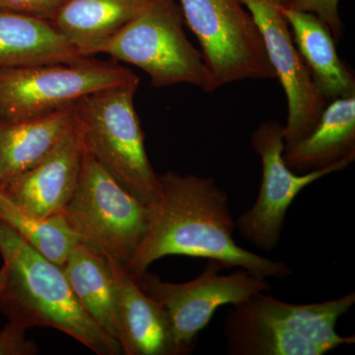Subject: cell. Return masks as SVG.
Returning a JSON list of instances; mask_svg holds the SVG:
<instances>
[{
	"mask_svg": "<svg viewBox=\"0 0 355 355\" xmlns=\"http://www.w3.org/2000/svg\"><path fill=\"white\" fill-rule=\"evenodd\" d=\"M160 193L148 207L146 234L127 270L137 277L168 256L203 258L268 279L293 272L284 261L248 251L235 242L236 222L227 193L211 178L169 171L159 176Z\"/></svg>",
	"mask_w": 355,
	"mask_h": 355,
	"instance_id": "cell-1",
	"label": "cell"
},
{
	"mask_svg": "<svg viewBox=\"0 0 355 355\" xmlns=\"http://www.w3.org/2000/svg\"><path fill=\"white\" fill-rule=\"evenodd\" d=\"M0 312L27 331L48 327L98 355H120V343L89 316L72 292L62 266L44 258L0 221Z\"/></svg>",
	"mask_w": 355,
	"mask_h": 355,
	"instance_id": "cell-2",
	"label": "cell"
},
{
	"mask_svg": "<svg viewBox=\"0 0 355 355\" xmlns=\"http://www.w3.org/2000/svg\"><path fill=\"white\" fill-rule=\"evenodd\" d=\"M139 85L135 81L91 93L74 109L85 148L123 189L148 205L157 200L160 183L135 108Z\"/></svg>",
	"mask_w": 355,
	"mask_h": 355,
	"instance_id": "cell-3",
	"label": "cell"
},
{
	"mask_svg": "<svg viewBox=\"0 0 355 355\" xmlns=\"http://www.w3.org/2000/svg\"><path fill=\"white\" fill-rule=\"evenodd\" d=\"M62 214L79 241L127 270L146 234L148 207L85 148L78 183Z\"/></svg>",
	"mask_w": 355,
	"mask_h": 355,
	"instance_id": "cell-4",
	"label": "cell"
},
{
	"mask_svg": "<svg viewBox=\"0 0 355 355\" xmlns=\"http://www.w3.org/2000/svg\"><path fill=\"white\" fill-rule=\"evenodd\" d=\"M184 24L177 0H149L102 53L144 70L154 87L187 83L211 92L202 51L191 43Z\"/></svg>",
	"mask_w": 355,
	"mask_h": 355,
	"instance_id": "cell-5",
	"label": "cell"
},
{
	"mask_svg": "<svg viewBox=\"0 0 355 355\" xmlns=\"http://www.w3.org/2000/svg\"><path fill=\"white\" fill-rule=\"evenodd\" d=\"M135 81L139 76L114 60L0 67V125L41 118L91 93Z\"/></svg>",
	"mask_w": 355,
	"mask_h": 355,
	"instance_id": "cell-6",
	"label": "cell"
},
{
	"mask_svg": "<svg viewBox=\"0 0 355 355\" xmlns=\"http://www.w3.org/2000/svg\"><path fill=\"white\" fill-rule=\"evenodd\" d=\"M197 37L210 89L242 80L275 78L260 30L241 0H178Z\"/></svg>",
	"mask_w": 355,
	"mask_h": 355,
	"instance_id": "cell-7",
	"label": "cell"
},
{
	"mask_svg": "<svg viewBox=\"0 0 355 355\" xmlns=\"http://www.w3.org/2000/svg\"><path fill=\"white\" fill-rule=\"evenodd\" d=\"M224 266L209 260L202 272L190 282L173 284L147 272L135 277L142 291L157 300L169 315L175 340L183 355L193 352L198 334L224 305H235L270 291L266 279L240 268L220 275Z\"/></svg>",
	"mask_w": 355,
	"mask_h": 355,
	"instance_id": "cell-8",
	"label": "cell"
},
{
	"mask_svg": "<svg viewBox=\"0 0 355 355\" xmlns=\"http://www.w3.org/2000/svg\"><path fill=\"white\" fill-rule=\"evenodd\" d=\"M251 144L263 167L260 193L253 207L238 217L236 228L254 247L272 252L279 245L287 210L300 191L322 178L347 169L355 154L324 169L297 174L284 162V125L277 120L261 123Z\"/></svg>",
	"mask_w": 355,
	"mask_h": 355,
	"instance_id": "cell-9",
	"label": "cell"
},
{
	"mask_svg": "<svg viewBox=\"0 0 355 355\" xmlns=\"http://www.w3.org/2000/svg\"><path fill=\"white\" fill-rule=\"evenodd\" d=\"M260 30L275 78L287 101L284 125V148L307 137L328 102L319 92L294 43L288 23L277 0H241Z\"/></svg>",
	"mask_w": 355,
	"mask_h": 355,
	"instance_id": "cell-10",
	"label": "cell"
},
{
	"mask_svg": "<svg viewBox=\"0 0 355 355\" xmlns=\"http://www.w3.org/2000/svg\"><path fill=\"white\" fill-rule=\"evenodd\" d=\"M84 153L83 132L76 116L58 146L30 169L0 183V193L34 216L62 214L78 183Z\"/></svg>",
	"mask_w": 355,
	"mask_h": 355,
	"instance_id": "cell-11",
	"label": "cell"
},
{
	"mask_svg": "<svg viewBox=\"0 0 355 355\" xmlns=\"http://www.w3.org/2000/svg\"><path fill=\"white\" fill-rule=\"evenodd\" d=\"M108 259L116 295L118 340L127 355H183L167 311L142 291L132 275Z\"/></svg>",
	"mask_w": 355,
	"mask_h": 355,
	"instance_id": "cell-12",
	"label": "cell"
},
{
	"mask_svg": "<svg viewBox=\"0 0 355 355\" xmlns=\"http://www.w3.org/2000/svg\"><path fill=\"white\" fill-rule=\"evenodd\" d=\"M282 10L313 83L327 102L355 96L354 72L340 60L330 28L314 14L282 6Z\"/></svg>",
	"mask_w": 355,
	"mask_h": 355,
	"instance_id": "cell-13",
	"label": "cell"
},
{
	"mask_svg": "<svg viewBox=\"0 0 355 355\" xmlns=\"http://www.w3.org/2000/svg\"><path fill=\"white\" fill-rule=\"evenodd\" d=\"M149 0H69L51 21L80 57L102 53Z\"/></svg>",
	"mask_w": 355,
	"mask_h": 355,
	"instance_id": "cell-14",
	"label": "cell"
},
{
	"mask_svg": "<svg viewBox=\"0 0 355 355\" xmlns=\"http://www.w3.org/2000/svg\"><path fill=\"white\" fill-rule=\"evenodd\" d=\"M224 317L226 347L231 355H323L321 347L282 322L266 316L249 299L231 305Z\"/></svg>",
	"mask_w": 355,
	"mask_h": 355,
	"instance_id": "cell-15",
	"label": "cell"
},
{
	"mask_svg": "<svg viewBox=\"0 0 355 355\" xmlns=\"http://www.w3.org/2000/svg\"><path fill=\"white\" fill-rule=\"evenodd\" d=\"M355 154V96L329 102L312 132L286 147L284 160L297 174L324 169Z\"/></svg>",
	"mask_w": 355,
	"mask_h": 355,
	"instance_id": "cell-16",
	"label": "cell"
},
{
	"mask_svg": "<svg viewBox=\"0 0 355 355\" xmlns=\"http://www.w3.org/2000/svg\"><path fill=\"white\" fill-rule=\"evenodd\" d=\"M83 58L51 21L0 9V67L70 64Z\"/></svg>",
	"mask_w": 355,
	"mask_h": 355,
	"instance_id": "cell-17",
	"label": "cell"
},
{
	"mask_svg": "<svg viewBox=\"0 0 355 355\" xmlns=\"http://www.w3.org/2000/svg\"><path fill=\"white\" fill-rule=\"evenodd\" d=\"M62 270L85 312L103 331L116 340V284L107 257L79 242L70 252Z\"/></svg>",
	"mask_w": 355,
	"mask_h": 355,
	"instance_id": "cell-18",
	"label": "cell"
},
{
	"mask_svg": "<svg viewBox=\"0 0 355 355\" xmlns=\"http://www.w3.org/2000/svg\"><path fill=\"white\" fill-rule=\"evenodd\" d=\"M74 106L0 125V183L30 169L58 146L76 121Z\"/></svg>",
	"mask_w": 355,
	"mask_h": 355,
	"instance_id": "cell-19",
	"label": "cell"
},
{
	"mask_svg": "<svg viewBox=\"0 0 355 355\" xmlns=\"http://www.w3.org/2000/svg\"><path fill=\"white\" fill-rule=\"evenodd\" d=\"M0 221L14 229L44 258L62 268L70 252L80 242L64 214L48 217L34 216L16 207L1 193Z\"/></svg>",
	"mask_w": 355,
	"mask_h": 355,
	"instance_id": "cell-20",
	"label": "cell"
},
{
	"mask_svg": "<svg viewBox=\"0 0 355 355\" xmlns=\"http://www.w3.org/2000/svg\"><path fill=\"white\" fill-rule=\"evenodd\" d=\"M340 0H288L284 7L314 14L330 28L336 42L342 38L343 24L338 13Z\"/></svg>",
	"mask_w": 355,
	"mask_h": 355,
	"instance_id": "cell-21",
	"label": "cell"
},
{
	"mask_svg": "<svg viewBox=\"0 0 355 355\" xmlns=\"http://www.w3.org/2000/svg\"><path fill=\"white\" fill-rule=\"evenodd\" d=\"M69 0H0V9L53 21Z\"/></svg>",
	"mask_w": 355,
	"mask_h": 355,
	"instance_id": "cell-22",
	"label": "cell"
},
{
	"mask_svg": "<svg viewBox=\"0 0 355 355\" xmlns=\"http://www.w3.org/2000/svg\"><path fill=\"white\" fill-rule=\"evenodd\" d=\"M39 354L36 343L26 338V330L8 324L0 331V355H35Z\"/></svg>",
	"mask_w": 355,
	"mask_h": 355,
	"instance_id": "cell-23",
	"label": "cell"
},
{
	"mask_svg": "<svg viewBox=\"0 0 355 355\" xmlns=\"http://www.w3.org/2000/svg\"><path fill=\"white\" fill-rule=\"evenodd\" d=\"M282 6H284L288 0H277Z\"/></svg>",
	"mask_w": 355,
	"mask_h": 355,
	"instance_id": "cell-24",
	"label": "cell"
}]
</instances>
